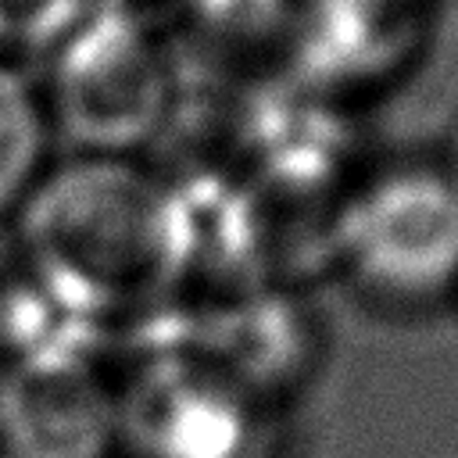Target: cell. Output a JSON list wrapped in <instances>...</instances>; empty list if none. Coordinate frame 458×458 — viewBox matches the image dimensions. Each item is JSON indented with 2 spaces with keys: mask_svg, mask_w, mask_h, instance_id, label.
Listing matches in <instances>:
<instances>
[{
  "mask_svg": "<svg viewBox=\"0 0 458 458\" xmlns=\"http://www.w3.org/2000/svg\"><path fill=\"white\" fill-rule=\"evenodd\" d=\"M14 229L18 258L97 336L157 315L197 258L190 197L136 157L75 154L47 168Z\"/></svg>",
  "mask_w": 458,
  "mask_h": 458,
  "instance_id": "6da1fadb",
  "label": "cell"
},
{
  "mask_svg": "<svg viewBox=\"0 0 458 458\" xmlns=\"http://www.w3.org/2000/svg\"><path fill=\"white\" fill-rule=\"evenodd\" d=\"M329 261L372 311L411 318L458 301V186L437 154L386 157L347 182Z\"/></svg>",
  "mask_w": 458,
  "mask_h": 458,
  "instance_id": "7a4b0ae2",
  "label": "cell"
},
{
  "mask_svg": "<svg viewBox=\"0 0 458 458\" xmlns=\"http://www.w3.org/2000/svg\"><path fill=\"white\" fill-rule=\"evenodd\" d=\"M43 107L75 154L136 157L175 114L179 72L165 36L132 4L100 0L47 57Z\"/></svg>",
  "mask_w": 458,
  "mask_h": 458,
  "instance_id": "3957f363",
  "label": "cell"
},
{
  "mask_svg": "<svg viewBox=\"0 0 458 458\" xmlns=\"http://www.w3.org/2000/svg\"><path fill=\"white\" fill-rule=\"evenodd\" d=\"M265 411L190 347L157 344L118 379V447L125 458H250Z\"/></svg>",
  "mask_w": 458,
  "mask_h": 458,
  "instance_id": "277c9868",
  "label": "cell"
},
{
  "mask_svg": "<svg viewBox=\"0 0 458 458\" xmlns=\"http://www.w3.org/2000/svg\"><path fill=\"white\" fill-rule=\"evenodd\" d=\"M118 383L93 354H47L0 369L4 458H114Z\"/></svg>",
  "mask_w": 458,
  "mask_h": 458,
  "instance_id": "5b68a950",
  "label": "cell"
},
{
  "mask_svg": "<svg viewBox=\"0 0 458 458\" xmlns=\"http://www.w3.org/2000/svg\"><path fill=\"white\" fill-rule=\"evenodd\" d=\"M433 14L437 0H297L290 32L318 89L372 93L419 64Z\"/></svg>",
  "mask_w": 458,
  "mask_h": 458,
  "instance_id": "8992f818",
  "label": "cell"
},
{
  "mask_svg": "<svg viewBox=\"0 0 458 458\" xmlns=\"http://www.w3.org/2000/svg\"><path fill=\"white\" fill-rule=\"evenodd\" d=\"M179 344L247 390L261 408L297 390L318 354L311 315L279 290H250L236 301H218Z\"/></svg>",
  "mask_w": 458,
  "mask_h": 458,
  "instance_id": "52a82bcc",
  "label": "cell"
},
{
  "mask_svg": "<svg viewBox=\"0 0 458 458\" xmlns=\"http://www.w3.org/2000/svg\"><path fill=\"white\" fill-rule=\"evenodd\" d=\"M100 336L72 315L14 254L0 261V369L47 354H93Z\"/></svg>",
  "mask_w": 458,
  "mask_h": 458,
  "instance_id": "ba28073f",
  "label": "cell"
},
{
  "mask_svg": "<svg viewBox=\"0 0 458 458\" xmlns=\"http://www.w3.org/2000/svg\"><path fill=\"white\" fill-rule=\"evenodd\" d=\"M50 136L43 93L18 64L0 61V222H11L47 175Z\"/></svg>",
  "mask_w": 458,
  "mask_h": 458,
  "instance_id": "9c48e42d",
  "label": "cell"
},
{
  "mask_svg": "<svg viewBox=\"0 0 458 458\" xmlns=\"http://www.w3.org/2000/svg\"><path fill=\"white\" fill-rule=\"evenodd\" d=\"M100 0H0V61L50 57Z\"/></svg>",
  "mask_w": 458,
  "mask_h": 458,
  "instance_id": "30bf717a",
  "label": "cell"
},
{
  "mask_svg": "<svg viewBox=\"0 0 458 458\" xmlns=\"http://www.w3.org/2000/svg\"><path fill=\"white\" fill-rule=\"evenodd\" d=\"M437 157H440V165L447 168L451 182L458 186V111H454L451 122H447V136H444V147L437 150Z\"/></svg>",
  "mask_w": 458,
  "mask_h": 458,
  "instance_id": "8fae6325",
  "label": "cell"
},
{
  "mask_svg": "<svg viewBox=\"0 0 458 458\" xmlns=\"http://www.w3.org/2000/svg\"><path fill=\"white\" fill-rule=\"evenodd\" d=\"M454 308H458V301H454Z\"/></svg>",
  "mask_w": 458,
  "mask_h": 458,
  "instance_id": "7c38bea8",
  "label": "cell"
}]
</instances>
